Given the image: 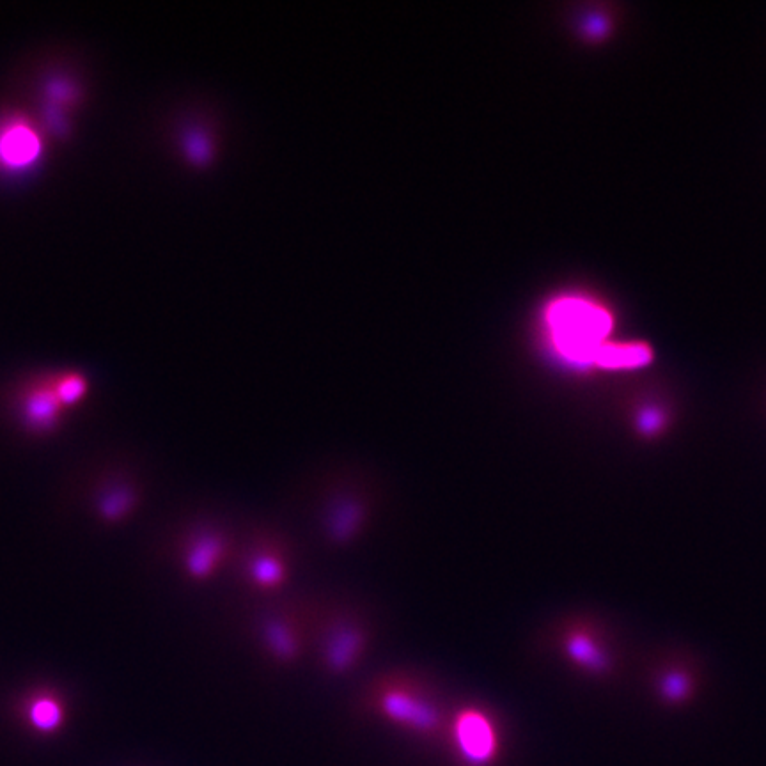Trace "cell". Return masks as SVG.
I'll return each mask as SVG.
<instances>
[{
  "mask_svg": "<svg viewBox=\"0 0 766 766\" xmlns=\"http://www.w3.org/2000/svg\"><path fill=\"white\" fill-rule=\"evenodd\" d=\"M43 155V137L31 121L15 116L0 123V169H31Z\"/></svg>",
  "mask_w": 766,
  "mask_h": 766,
  "instance_id": "obj_2",
  "label": "cell"
},
{
  "mask_svg": "<svg viewBox=\"0 0 766 766\" xmlns=\"http://www.w3.org/2000/svg\"><path fill=\"white\" fill-rule=\"evenodd\" d=\"M48 94H50V100H54V102H70V100L75 98L73 87L68 86V84H63V82H54V84H50V86H48Z\"/></svg>",
  "mask_w": 766,
  "mask_h": 766,
  "instance_id": "obj_12",
  "label": "cell"
},
{
  "mask_svg": "<svg viewBox=\"0 0 766 766\" xmlns=\"http://www.w3.org/2000/svg\"><path fill=\"white\" fill-rule=\"evenodd\" d=\"M64 706L57 697L43 696L32 697L25 706V720L29 726L38 731L40 735H54L64 724Z\"/></svg>",
  "mask_w": 766,
  "mask_h": 766,
  "instance_id": "obj_7",
  "label": "cell"
},
{
  "mask_svg": "<svg viewBox=\"0 0 766 766\" xmlns=\"http://www.w3.org/2000/svg\"><path fill=\"white\" fill-rule=\"evenodd\" d=\"M52 387H54L59 401L63 403V407H73L86 398L89 382H87L86 376L71 371V373L55 376L52 380Z\"/></svg>",
  "mask_w": 766,
  "mask_h": 766,
  "instance_id": "obj_8",
  "label": "cell"
},
{
  "mask_svg": "<svg viewBox=\"0 0 766 766\" xmlns=\"http://www.w3.org/2000/svg\"><path fill=\"white\" fill-rule=\"evenodd\" d=\"M63 403L57 398L52 380L34 383L22 398V415L27 428L36 433H48L59 424Z\"/></svg>",
  "mask_w": 766,
  "mask_h": 766,
  "instance_id": "obj_4",
  "label": "cell"
},
{
  "mask_svg": "<svg viewBox=\"0 0 766 766\" xmlns=\"http://www.w3.org/2000/svg\"><path fill=\"white\" fill-rule=\"evenodd\" d=\"M454 735L458 749L470 766L488 765L499 751L495 729L483 713L472 710L462 713L456 720Z\"/></svg>",
  "mask_w": 766,
  "mask_h": 766,
  "instance_id": "obj_3",
  "label": "cell"
},
{
  "mask_svg": "<svg viewBox=\"0 0 766 766\" xmlns=\"http://www.w3.org/2000/svg\"><path fill=\"white\" fill-rule=\"evenodd\" d=\"M254 577L261 582V584H272L275 580L281 579V568L279 564L274 563L272 559H265V561H259L254 566Z\"/></svg>",
  "mask_w": 766,
  "mask_h": 766,
  "instance_id": "obj_10",
  "label": "cell"
},
{
  "mask_svg": "<svg viewBox=\"0 0 766 766\" xmlns=\"http://www.w3.org/2000/svg\"><path fill=\"white\" fill-rule=\"evenodd\" d=\"M383 712L403 726L414 727L417 731H431L438 726V715L428 704L414 697L394 692L383 697Z\"/></svg>",
  "mask_w": 766,
  "mask_h": 766,
  "instance_id": "obj_5",
  "label": "cell"
},
{
  "mask_svg": "<svg viewBox=\"0 0 766 766\" xmlns=\"http://www.w3.org/2000/svg\"><path fill=\"white\" fill-rule=\"evenodd\" d=\"M651 360V350L646 344L639 343H603L596 352L595 362L598 368L628 369L641 368Z\"/></svg>",
  "mask_w": 766,
  "mask_h": 766,
  "instance_id": "obj_6",
  "label": "cell"
},
{
  "mask_svg": "<svg viewBox=\"0 0 766 766\" xmlns=\"http://www.w3.org/2000/svg\"><path fill=\"white\" fill-rule=\"evenodd\" d=\"M220 554V543L215 538H204L188 555V570L194 577H206Z\"/></svg>",
  "mask_w": 766,
  "mask_h": 766,
  "instance_id": "obj_9",
  "label": "cell"
},
{
  "mask_svg": "<svg viewBox=\"0 0 766 766\" xmlns=\"http://www.w3.org/2000/svg\"><path fill=\"white\" fill-rule=\"evenodd\" d=\"M128 508H130V495L128 493H116L103 502V515L109 516V518H118Z\"/></svg>",
  "mask_w": 766,
  "mask_h": 766,
  "instance_id": "obj_11",
  "label": "cell"
},
{
  "mask_svg": "<svg viewBox=\"0 0 766 766\" xmlns=\"http://www.w3.org/2000/svg\"><path fill=\"white\" fill-rule=\"evenodd\" d=\"M548 325L559 353L579 364H593L612 330V318L589 300L563 298L548 309Z\"/></svg>",
  "mask_w": 766,
  "mask_h": 766,
  "instance_id": "obj_1",
  "label": "cell"
}]
</instances>
